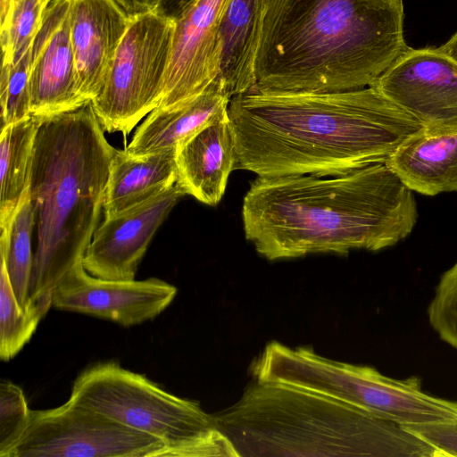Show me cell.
Masks as SVG:
<instances>
[{
  "label": "cell",
  "mask_w": 457,
  "mask_h": 457,
  "mask_svg": "<svg viewBox=\"0 0 457 457\" xmlns=\"http://www.w3.org/2000/svg\"><path fill=\"white\" fill-rule=\"evenodd\" d=\"M193 0H160L155 12L175 20Z\"/></svg>",
  "instance_id": "f546056e"
},
{
  "label": "cell",
  "mask_w": 457,
  "mask_h": 457,
  "mask_svg": "<svg viewBox=\"0 0 457 457\" xmlns=\"http://www.w3.org/2000/svg\"><path fill=\"white\" fill-rule=\"evenodd\" d=\"M34 228L35 216L28 188L17 207L9 229L2 232L0 237V259L5 264L18 303L24 310L31 305L29 284L34 262L31 249Z\"/></svg>",
  "instance_id": "7402d4cb"
},
{
  "label": "cell",
  "mask_w": 457,
  "mask_h": 457,
  "mask_svg": "<svg viewBox=\"0 0 457 457\" xmlns=\"http://www.w3.org/2000/svg\"><path fill=\"white\" fill-rule=\"evenodd\" d=\"M437 48L457 62V32L446 43Z\"/></svg>",
  "instance_id": "4dcf8cb0"
},
{
  "label": "cell",
  "mask_w": 457,
  "mask_h": 457,
  "mask_svg": "<svg viewBox=\"0 0 457 457\" xmlns=\"http://www.w3.org/2000/svg\"><path fill=\"white\" fill-rule=\"evenodd\" d=\"M186 195L175 184L114 216L96 229L83 258L92 276L110 280L135 279L154 235L173 207Z\"/></svg>",
  "instance_id": "7c38bea8"
},
{
  "label": "cell",
  "mask_w": 457,
  "mask_h": 457,
  "mask_svg": "<svg viewBox=\"0 0 457 457\" xmlns=\"http://www.w3.org/2000/svg\"><path fill=\"white\" fill-rule=\"evenodd\" d=\"M51 0H14L7 27L1 31L2 61L18 62L31 47Z\"/></svg>",
  "instance_id": "cb8c5ba5"
},
{
  "label": "cell",
  "mask_w": 457,
  "mask_h": 457,
  "mask_svg": "<svg viewBox=\"0 0 457 457\" xmlns=\"http://www.w3.org/2000/svg\"><path fill=\"white\" fill-rule=\"evenodd\" d=\"M129 20L114 0H70L71 40L86 103L101 92Z\"/></svg>",
  "instance_id": "9a60e30c"
},
{
  "label": "cell",
  "mask_w": 457,
  "mask_h": 457,
  "mask_svg": "<svg viewBox=\"0 0 457 457\" xmlns=\"http://www.w3.org/2000/svg\"><path fill=\"white\" fill-rule=\"evenodd\" d=\"M174 21L155 12L130 18L99 95L90 103L104 131L129 135L161 100Z\"/></svg>",
  "instance_id": "52a82bcc"
},
{
  "label": "cell",
  "mask_w": 457,
  "mask_h": 457,
  "mask_svg": "<svg viewBox=\"0 0 457 457\" xmlns=\"http://www.w3.org/2000/svg\"><path fill=\"white\" fill-rule=\"evenodd\" d=\"M428 316L439 337L457 350V262L440 278Z\"/></svg>",
  "instance_id": "484cf974"
},
{
  "label": "cell",
  "mask_w": 457,
  "mask_h": 457,
  "mask_svg": "<svg viewBox=\"0 0 457 457\" xmlns=\"http://www.w3.org/2000/svg\"><path fill=\"white\" fill-rule=\"evenodd\" d=\"M230 99L217 79L193 99L157 107L137 128L125 150L133 155L176 150L204 127L228 116Z\"/></svg>",
  "instance_id": "e0dca14e"
},
{
  "label": "cell",
  "mask_w": 457,
  "mask_h": 457,
  "mask_svg": "<svg viewBox=\"0 0 457 457\" xmlns=\"http://www.w3.org/2000/svg\"><path fill=\"white\" fill-rule=\"evenodd\" d=\"M235 169L258 177L336 176L386 160L424 127L373 87L251 90L230 99Z\"/></svg>",
  "instance_id": "6da1fadb"
},
{
  "label": "cell",
  "mask_w": 457,
  "mask_h": 457,
  "mask_svg": "<svg viewBox=\"0 0 457 457\" xmlns=\"http://www.w3.org/2000/svg\"><path fill=\"white\" fill-rule=\"evenodd\" d=\"M85 104L71 40L70 0H51L31 46L30 114L44 118Z\"/></svg>",
  "instance_id": "5bb4252c"
},
{
  "label": "cell",
  "mask_w": 457,
  "mask_h": 457,
  "mask_svg": "<svg viewBox=\"0 0 457 457\" xmlns=\"http://www.w3.org/2000/svg\"><path fill=\"white\" fill-rule=\"evenodd\" d=\"M128 14L133 18L146 12H154L160 0H114Z\"/></svg>",
  "instance_id": "f1b7e54d"
},
{
  "label": "cell",
  "mask_w": 457,
  "mask_h": 457,
  "mask_svg": "<svg viewBox=\"0 0 457 457\" xmlns=\"http://www.w3.org/2000/svg\"><path fill=\"white\" fill-rule=\"evenodd\" d=\"M167 457L159 439L71 399L31 410L29 425L5 457Z\"/></svg>",
  "instance_id": "ba28073f"
},
{
  "label": "cell",
  "mask_w": 457,
  "mask_h": 457,
  "mask_svg": "<svg viewBox=\"0 0 457 457\" xmlns=\"http://www.w3.org/2000/svg\"><path fill=\"white\" fill-rule=\"evenodd\" d=\"M385 163L411 191L429 196L457 192V129H424Z\"/></svg>",
  "instance_id": "ac0fdd59"
},
{
  "label": "cell",
  "mask_w": 457,
  "mask_h": 457,
  "mask_svg": "<svg viewBox=\"0 0 457 457\" xmlns=\"http://www.w3.org/2000/svg\"><path fill=\"white\" fill-rule=\"evenodd\" d=\"M0 270V357L7 361L30 340L52 304L31 302L30 307L24 310L18 303L2 260Z\"/></svg>",
  "instance_id": "603a6c76"
},
{
  "label": "cell",
  "mask_w": 457,
  "mask_h": 457,
  "mask_svg": "<svg viewBox=\"0 0 457 457\" xmlns=\"http://www.w3.org/2000/svg\"><path fill=\"white\" fill-rule=\"evenodd\" d=\"M409 48L403 0H269L252 90L364 88Z\"/></svg>",
  "instance_id": "3957f363"
},
{
  "label": "cell",
  "mask_w": 457,
  "mask_h": 457,
  "mask_svg": "<svg viewBox=\"0 0 457 457\" xmlns=\"http://www.w3.org/2000/svg\"><path fill=\"white\" fill-rule=\"evenodd\" d=\"M177 292L176 287L157 278L103 279L80 266L54 289L52 307L130 327L158 316L172 303Z\"/></svg>",
  "instance_id": "8fae6325"
},
{
  "label": "cell",
  "mask_w": 457,
  "mask_h": 457,
  "mask_svg": "<svg viewBox=\"0 0 457 457\" xmlns=\"http://www.w3.org/2000/svg\"><path fill=\"white\" fill-rule=\"evenodd\" d=\"M71 401L161 440L167 457H237L199 403L165 391L145 375L104 361L73 382Z\"/></svg>",
  "instance_id": "8992f818"
},
{
  "label": "cell",
  "mask_w": 457,
  "mask_h": 457,
  "mask_svg": "<svg viewBox=\"0 0 457 457\" xmlns=\"http://www.w3.org/2000/svg\"><path fill=\"white\" fill-rule=\"evenodd\" d=\"M176 181L175 149L142 155L116 149L104 195V219L170 188Z\"/></svg>",
  "instance_id": "ffe728a7"
},
{
  "label": "cell",
  "mask_w": 457,
  "mask_h": 457,
  "mask_svg": "<svg viewBox=\"0 0 457 457\" xmlns=\"http://www.w3.org/2000/svg\"><path fill=\"white\" fill-rule=\"evenodd\" d=\"M213 416L237 457H442L400 424L281 382L255 380Z\"/></svg>",
  "instance_id": "5b68a950"
},
{
  "label": "cell",
  "mask_w": 457,
  "mask_h": 457,
  "mask_svg": "<svg viewBox=\"0 0 457 457\" xmlns=\"http://www.w3.org/2000/svg\"><path fill=\"white\" fill-rule=\"evenodd\" d=\"M31 410L22 389L9 380L0 384V457L17 443L26 430Z\"/></svg>",
  "instance_id": "4316f807"
},
{
  "label": "cell",
  "mask_w": 457,
  "mask_h": 457,
  "mask_svg": "<svg viewBox=\"0 0 457 457\" xmlns=\"http://www.w3.org/2000/svg\"><path fill=\"white\" fill-rule=\"evenodd\" d=\"M403 427L435 447L442 457L457 456V419Z\"/></svg>",
  "instance_id": "83f0119b"
},
{
  "label": "cell",
  "mask_w": 457,
  "mask_h": 457,
  "mask_svg": "<svg viewBox=\"0 0 457 457\" xmlns=\"http://www.w3.org/2000/svg\"><path fill=\"white\" fill-rule=\"evenodd\" d=\"M30 54L31 47L12 65L2 61L0 76L1 129L30 115Z\"/></svg>",
  "instance_id": "d4e9b609"
},
{
  "label": "cell",
  "mask_w": 457,
  "mask_h": 457,
  "mask_svg": "<svg viewBox=\"0 0 457 457\" xmlns=\"http://www.w3.org/2000/svg\"><path fill=\"white\" fill-rule=\"evenodd\" d=\"M228 1L193 0L173 20L168 68L157 107L193 99L219 78L222 56L220 25Z\"/></svg>",
  "instance_id": "30bf717a"
},
{
  "label": "cell",
  "mask_w": 457,
  "mask_h": 457,
  "mask_svg": "<svg viewBox=\"0 0 457 457\" xmlns=\"http://www.w3.org/2000/svg\"><path fill=\"white\" fill-rule=\"evenodd\" d=\"M335 393L348 405L402 426L457 419V401L429 395L416 377L393 378L369 366L347 364L336 378Z\"/></svg>",
  "instance_id": "4fadbf2b"
},
{
  "label": "cell",
  "mask_w": 457,
  "mask_h": 457,
  "mask_svg": "<svg viewBox=\"0 0 457 457\" xmlns=\"http://www.w3.org/2000/svg\"><path fill=\"white\" fill-rule=\"evenodd\" d=\"M43 117L29 115L1 129L0 227L9 229L29 187L34 145Z\"/></svg>",
  "instance_id": "44dd1931"
},
{
  "label": "cell",
  "mask_w": 457,
  "mask_h": 457,
  "mask_svg": "<svg viewBox=\"0 0 457 457\" xmlns=\"http://www.w3.org/2000/svg\"><path fill=\"white\" fill-rule=\"evenodd\" d=\"M371 87L425 130L457 129V62L437 47H410Z\"/></svg>",
  "instance_id": "9c48e42d"
},
{
  "label": "cell",
  "mask_w": 457,
  "mask_h": 457,
  "mask_svg": "<svg viewBox=\"0 0 457 457\" xmlns=\"http://www.w3.org/2000/svg\"><path fill=\"white\" fill-rule=\"evenodd\" d=\"M411 191L385 163L318 177H257L242 204L245 238L270 261L378 251L412 231Z\"/></svg>",
  "instance_id": "7a4b0ae2"
},
{
  "label": "cell",
  "mask_w": 457,
  "mask_h": 457,
  "mask_svg": "<svg viewBox=\"0 0 457 457\" xmlns=\"http://www.w3.org/2000/svg\"><path fill=\"white\" fill-rule=\"evenodd\" d=\"M269 0H229L220 37L222 56L218 79L232 98L255 84V62Z\"/></svg>",
  "instance_id": "d6986e66"
},
{
  "label": "cell",
  "mask_w": 457,
  "mask_h": 457,
  "mask_svg": "<svg viewBox=\"0 0 457 457\" xmlns=\"http://www.w3.org/2000/svg\"><path fill=\"white\" fill-rule=\"evenodd\" d=\"M235 162L234 137L226 116L176 149V184L186 195L215 206L225 193Z\"/></svg>",
  "instance_id": "2e32d148"
},
{
  "label": "cell",
  "mask_w": 457,
  "mask_h": 457,
  "mask_svg": "<svg viewBox=\"0 0 457 457\" xmlns=\"http://www.w3.org/2000/svg\"><path fill=\"white\" fill-rule=\"evenodd\" d=\"M104 131L90 102L38 128L28 187L37 239L30 302L52 304L54 289L83 266L116 152Z\"/></svg>",
  "instance_id": "277c9868"
}]
</instances>
